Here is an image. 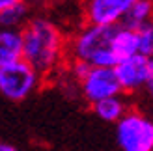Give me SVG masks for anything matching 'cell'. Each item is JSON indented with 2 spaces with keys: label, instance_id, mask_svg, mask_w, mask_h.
Segmentation results:
<instances>
[{
  "label": "cell",
  "instance_id": "9",
  "mask_svg": "<svg viewBox=\"0 0 153 151\" xmlns=\"http://www.w3.org/2000/svg\"><path fill=\"white\" fill-rule=\"evenodd\" d=\"M22 58V39L21 30L0 26V65Z\"/></svg>",
  "mask_w": 153,
  "mask_h": 151
},
{
  "label": "cell",
  "instance_id": "10",
  "mask_svg": "<svg viewBox=\"0 0 153 151\" xmlns=\"http://www.w3.org/2000/svg\"><path fill=\"white\" fill-rule=\"evenodd\" d=\"M30 17H32V6L25 0H17V2L6 6L4 10H0V26L21 30Z\"/></svg>",
  "mask_w": 153,
  "mask_h": 151
},
{
  "label": "cell",
  "instance_id": "15",
  "mask_svg": "<svg viewBox=\"0 0 153 151\" xmlns=\"http://www.w3.org/2000/svg\"><path fill=\"white\" fill-rule=\"evenodd\" d=\"M13 2H17V0H0V10H4L6 6H10V4H13Z\"/></svg>",
  "mask_w": 153,
  "mask_h": 151
},
{
  "label": "cell",
  "instance_id": "14",
  "mask_svg": "<svg viewBox=\"0 0 153 151\" xmlns=\"http://www.w3.org/2000/svg\"><path fill=\"white\" fill-rule=\"evenodd\" d=\"M0 151H19V149L15 147L13 144H10V142H2V140H0Z\"/></svg>",
  "mask_w": 153,
  "mask_h": 151
},
{
  "label": "cell",
  "instance_id": "11",
  "mask_svg": "<svg viewBox=\"0 0 153 151\" xmlns=\"http://www.w3.org/2000/svg\"><path fill=\"white\" fill-rule=\"evenodd\" d=\"M151 15H153V2L151 0H134V4L125 13L121 24L133 28V30L142 28L146 24H151Z\"/></svg>",
  "mask_w": 153,
  "mask_h": 151
},
{
  "label": "cell",
  "instance_id": "8",
  "mask_svg": "<svg viewBox=\"0 0 153 151\" xmlns=\"http://www.w3.org/2000/svg\"><path fill=\"white\" fill-rule=\"evenodd\" d=\"M95 116L99 119H103L106 123H116L118 119L129 110V103L125 101L123 93H114L108 97H103V99L95 101L91 104Z\"/></svg>",
  "mask_w": 153,
  "mask_h": 151
},
{
  "label": "cell",
  "instance_id": "12",
  "mask_svg": "<svg viewBox=\"0 0 153 151\" xmlns=\"http://www.w3.org/2000/svg\"><path fill=\"white\" fill-rule=\"evenodd\" d=\"M136 36H138V54L151 56V52H153V26L146 24L142 28H136Z\"/></svg>",
  "mask_w": 153,
  "mask_h": 151
},
{
  "label": "cell",
  "instance_id": "7",
  "mask_svg": "<svg viewBox=\"0 0 153 151\" xmlns=\"http://www.w3.org/2000/svg\"><path fill=\"white\" fill-rule=\"evenodd\" d=\"M134 0H80L82 22L121 24Z\"/></svg>",
  "mask_w": 153,
  "mask_h": 151
},
{
  "label": "cell",
  "instance_id": "4",
  "mask_svg": "<svg viewBox=\"0 0 153 151\" xmlns=\"http://www.w3.org/2000/svg\"><path fill=\"white\" fill-rule=\"evenodd\" d=\"M116 142L121 151H153V123L140 110L129 108L116 121Z\"/></svg>",
  "mask_w": 153,
  "mask_h": 151
},
{
  "label": "cell",
  "instance_id": "6",
  "mask_svg": "<svg viewBox=\"0 0 153 151\" xmlns=\"http://www.w3.org/2000/svg\"><path fill=\"white\" fill-rule=\"evenodd\" d=\"M76 84H79L80 95L90 104H94L103 97L121 93L112 65H88L86 71L79 77Z\"/></svg>",
  "mask_w": 153,
  "mask_h": 151
},
{
  "label": "cell",
  "instance_id": "3",
  "mask_svg": "<svg viewBox=\"0 0 153 151\" xmlns=\"http://www.w3.org/2000/svg\"><path fill=\"white\" fill-rule=\"evenodd\" d=\"M41 84L43 77L22 58L0 65V95L7 101H25L36 93Z\"/></svg>",
  "mask_w": 153,
  "mask_h": 151
},
{
  "label": "cell",
  "instance_id": "2",
  "mask_svg": "<svg viewBox=\"0 0 153 151\" xmlns=\"http://www.w3.org/2000/svg\"><path fill=\"white\" fill-rule=\"evenodd\" d=\"M118 24L82 22L71 36H67V62L86 65H114L118 62L114 50V37Z\"/></svg>",
  "mask_w": 153,
  "mask_h": 151
},
{
  "label": "cell",
  "instance_id": "5",
  "mask_svg": "<svg viewBox=\"0 0 153 151\" xmlns=\"http://www.w3.org/2000/svg\"><path fill=\"white\" fill-rule=\"evenodd\" d=\"M121 93H138L151 90L153 84V60L146 54H131L120 58L112 65Z\"/></svg>",
  "mask_w": 153,
  "mask_h": 151
},
{
  "label": "cell",
  "instance_id": "1",
  "mask_svg": "<svg viewBox=\"0 0 153 151\" xmlns=\"http://www.w3.org/2000/svg\"><path fill=\"white\" fill-rule=\"evenodd\" d=\"M22 60L41 77H52L67 64V34L45 15L30 17L21 28Z\"/></svg>",
  "mask_w": 153,
  "mask_h": 151
},
{
  "label": "cell",
  "instance_id": "13",
  "mask_svg": "<svg viewBox=\"0 0 153 151\" xmlns=\"http://www.w3.org/2000/svg\"><path fill=\"white\" fill-rule=\"evenodd\" d=\"M25 2H28L32 7H43V6H51V4H54L56 0H25Z\"/></svg>",
  "mask_w": 153,
  "mask_h": 151
}]
</instances>
